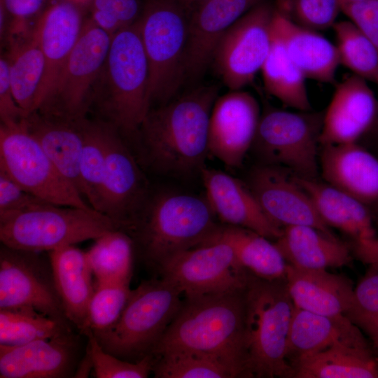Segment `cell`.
Instances as JSON below:
<instances>
[{
    "instance_id": "1",
    "label": "cell",
    "mask_w": 378,
    "mask_h": 378,
    "mask_svg": "<svg viewBox=\"0 0 378 378\" xmlns=\"http://www.w3.org/2000/svg\"><path fill=\"white\" fill-rule=\"evenodd\" d=\"M245 288L186 297L152 355H210L230 365L238 377H247Z\"/></svg>"
},
{
    "instance_id": "2",
    "label": "cell",
    "mask_w": 378,
    "mask_h": 378,
    "mask_svg": "<svg viewBox=\"0 0 378 378\" xmlns=\"http://www.w3.org/2000/svg\"><path fill=\"white\" fill-rule=\"evenodd\" d=\"M216 85L199 86L150 109L139 130L146 152L160 171L187 175L204 168Z\"/></svg>"
},
{
    "instance_id": "3",
    "label": "cell",
    "mask_w": 378,
    "mask_h": 378,
    "mask_svg": "<svg viewBox=\"0 0 378 378\" xmlns=\"http://www.w3.org/2000/svg\"><path fill=\"white\" fill-rule=\"evenodd\" d=\"M92 99L110 125L126 132L139 129L151 109L149 66L138 21L112 36Z\"/></svg>"
},
{
    "instance_id": "4",
    "label": "cell",
    "mask_w": 378,
    "mask_h": 378,
    "mask_svg": "<svg viewBox=\"0 0 378 378\" xmlns=\"http://www.w3.org/2000/svg\"><path fill=\"white\" fill-rule=\"evenodd\" d=\"M245 290L247 377H292L285 354L295 305L286 279L268 280L249 272Z\"/></svg>"
},
{
    "instance_id": "5",
    "label": "cell",
    "mask_w": 378,
    "mask_h": 378,
    "mask_svg": "<svg viewBox=\"0 0 378 378\" xmlns=\"http://www.w3.org/2000/svg\"><path fill=\"white\" fill-rule=\"evenodd\" d=\"M181 295L162 276L144 281L131 290L116 322L93 335L105 351L136 363L153 354L182 304Z\"/></svg>"
},
{
    "instance_id": "6",
    "label": "cell",
    "mask_w": 378,
    "mask_h": 378,
    "mask_svg": "<svg viewBox=\"0 0 378 378\" xmlns=\"http://www.w3.org/2000/svg\"><path fill=\"white\" fill-rule=\"evenodd\" d=\"M192 9L186 0H149L138 20L149 66L151 105L172 100L186 82Z\"/></svg>"
},
{
    "instance_id": "7",
    "label": "cell",
    "mask_w": 378,
    "mask_h": 378,
    "mask_svg": "<svg viewBox=\"0 0 378 378\" xmlns=\"http://www.w3.org/2000/svg\"><path fill=\"white\" fill-rule=\"evenodd\" d=\"M119 225L93 208L45 202L0 216V240L6 246L34 252L95 239Z\"/></svg>"
},
{
    "instance_id": "8",
    "label": "cell",
    "mask_w": 378,
    "mask_h": 378,
    "mask_svg": "<svg viewBox=\"0 0 378 378\" xmlns=\"http://www.w3.org/2000/svg\"><path fill=\"white\" fill-rule=\"evenodd\" d=\"M216 218L205 197L170 194L159 197L134 225L144 259L157 269L174 255L202 245L218 227Z\"/></svg>"
},
{
    "instance_id": "9",
    "label": "cell",
    "mask_w": 378,
    "mask_h": 378,
    "mask_svg": "<svg viewBox=\"0 0 378 378\" xmlns=\"http://www.w3.org/2000/svg\"><path fill=\"white\" fill-rule=\"evenodd\" d=\"M323 112L265 108L251 148L262 164L283 167L300 178H317Z\"/></svg>"
},
{
    "instance_id": "10",
    "label": "cell",
    "mask_w": 378,
    "mask_h": 378,
    "mask_svg": "<svg viewBox=\"0 0 378 378\" xmlns=\"http://www.w3.org/2000/svg\"><path fill=\"white\" fill-rule=\"evenodd\" d=\"M25 118L20 123L1 124L0 171L29 192L48 202L92 208L59 174L28 129Z\"/></svg>"
},
{
    "instance_id": "11",
    "label": "cell",
    "mask_w": 378,
    "mask_h": 378,
    "mask_svg": "<svg viewBox=\"0 0 378 378\" xmlns=\"http://www.w3.org/2000/svg\"><path fill=\"white\" fill-rule=\"evenodd\" d=\"M276 5L270 0L255 6L235 22L220 38L211 64L230 90L254 82L272 46Z\"/></svg>"
},
{
    "instance_id": "12",
    "label": "cell",
    "mask_w": 378,
    "mask_h": 378,
    "mask_svg": "<svg viewBox=\"0 0 378 378\" xmlns=\"http://www.w3.org/2000/svg\"><path fill=\"white\" fill-rule=\"evenodd\" d=\"M112 35L89 18L41 113L81 120L92 102L94 86L102 70Z\"/></svg>"
},
{
    "instance_id": "13",
    "label": "cell",
    "mask_w": 378,
    "mask_h": 378,
    "mask_svg": "<svg viewBox=\"0 0 378 378\" xmlns=\"http://www.w3.org/2000/svg\"><path fill=\"white\" fill-rule=\"evenodd\" d=\"M39 252L0 250V308L29 307L72 327L56 288L50 259Z\"/></svg>"
},
{
    "instance_id": "14",
    "label": "cell",
    "mask_w": 378,
    "mask_h": 378,
    "mask_svg": "<svg viewBox=\"0 0 378 378\" xmlns=\"http://www.w3.org/2000/svg\"><path fill=\"white\" fill-rule=\"evenodd\" d=\"M157 269L187 298L244 288L249 273L239 265L231 246L222 241L179 252Z\"/></svg>"
},
{
    "instance_id": "15",
    "label": "cell",
    "mask_w": 378,
    "mask_h": 378,
    "mask_svg": "<svg viewBox=\"0 0 378 378\" xmlns=\"http://www.w3.org/2000/svg\"><path fill=\"white\" fill-rule=\"evenodd\" d=\"M261 113L248 92L230 90L218 96L209 118V154L228 167H239L251 149Z\"/></svg>"
},
{
    "instance_id": "16",
    "label": "cell",
    "mask_w": 378,
    "mask_h": 378,
    "mask_svg": "<svg viewBox=\"0 0 378 378\" xmlns=\"http://www.w3.org/2000/svg\"><path fill=\"white\" fill-rule=\"evenodd\" d=\"M248 186L266 216L279 227L309 225L335 236L309 195L287 169L261 164L250 172Z\"/></svg>"
},
{
    "instance_id": "17",
    "label": "cell",
    "mask_w": 378,
    "mask_h": 378,
    "mask_svg": "<svg viewBox=\"0 0 378 378\" xmlns=\"http://www.w3.org/2000/svg\"><path fill=\"white\" fill-rule=\"evenodd\" d=\"M85 6L73 0H55L38 16L33 27L45 58L37 111L48 102L58 76L83 29Z\"/></svg>"
},
{
    "instance_id": "18",
    "label": "cell",
    "mask_w": 378,
    "mask_h": 378,
    "mask_svg": "<svg viewBox=\"0 0 378 378\" xmlns=\"http://www.w3.org/2000/svg\"><path fill=\"white\" fill-rule=\"evenodd\" d=\"M80 342L72 330L17 346L0 344L1 378L76 376Z\"/></svg>"
},
{
    "instance_id": "19",
    "label": "cell",
    "mask_w": 378,
    "mask_h": 378,
    "mask_svg": "<svg viewBox=\"0 0 378 378\" xmlns=\"http://www.w3.org/2000/svg\"><path fill=\"white\" fill-rule=\"evenodd\" d=\"M267 0H202L192 5L186 52V81L199 79L220 38L251 8Z\"/></svg>"
},
{
    "instance_id": "20",
    "label": "cell",
    "mask_w": 378,
    "mask_h": 378,
    "mask_svg": "<svg viewBox=\"0 0 378 378\" xmlns=\"http://www.w3.org/2000/svg\"><path fill=\"white\" fill-rule=\"evenodd\" d=\"M378 116V98L368 81L351 74L335 88L323 112L320 145L356 143Z\"/></svg>"
},
{
    "instance_id": "21",
    "label": "cell",
    "mask_w": 378,
    "mask_h": 378,
    "mask_svg": "<svg viewBox=\"0 0 378 378\" xmlns=\"http://www.w3.org/2000/svg\"><path fill=\"white\" fill-rule=\"evenodd\" d=\"M108 127L106 158L99 211L114 220L120 230L131 227L133 215L143 194V178L130 152Z\"/></svg>"
},
{
    "instance_id": "22",
    "label": "cell",
    "mask_w": 378,
    "mask_h": 378,
    "mask_svg": "<svg viewBox=\"0 0 378 378\" xmlns=\"http://www.w3.org/2000/svg\"><path fill=\"white\" fill-rule=\"evenodd\" d=\"M200 172L205 197L225 224L253 230L270 239L281 235L282 228L266 216L248 185L218 169L204 167Z\"/></svg>"
},
{
    "instance_id": "23",
    "label": "cell",
    "mask_w": 378,
    "mask_h": 378,
    "mask_svg": "<svg viewBox=\"0 0 378 378\" xmlns=\"http://www.w3.org/2000/svg\"><path fill=\"white\" fill-rule=\"evenodd\" d=\"M321 146L325 181L378 210V158L358 142Z\"/></svg>"
},
{
    "instance_id": "24",
    "label": "cell",
    "mask_w": 378,
    "mask_h": 378,
    "mask_svg": "<svg viewBox=\"0 0 378 378\" xmlns=\"http://www.w3.org/2000/svg\"><path fill=\"white\" fill-rule=\"evenodd\" d=\"M337 344L371 347L360 329L344 315L330 316L294 307L285 354L293 371L304 359Z\"/></svg>"
},
{
    "instance_id": "25",
    "label": "cell",
    "mask_w": 378,
    "mask_h": 378,
    "mask_svg": "<svg viewBox=\"0 0 378 378\" xmlns=\"http://www.w3.org/2000/svg\"><path fill=\"white\" fill-rule=\"evenodd\" d=\"M272 31L306 78L323 83H335L340 65L336 44L318 31L297 24L277 8Z\"/></svg>"
},
{
    "instance_id": "26",
    "label": "cell",
    "mask_w": 378,
    "mask_h": 378,
    "mask_svg": "<svg viewBox=\"0 0 378 378\" xmlns=\"http://www.w3.org/2000/svg\"><path fill=\"white\" fill-rule=\"evenodd\" d=\"M84 120H69L43 113L38 115V112L25 118L28 129L57 171L83 197L80 164Z\"/></svg>"
},
{
    "instance_id": "27",
    "label": "cell",
    "mask_w": 378,
    "mask_h": 378,
    "mask_svg": "<svg viewBox=\"0 0 378 378\" xmlns=\"http://www.w3.org/2000/svg\"><path fill=\"white\" fill-rule=\"evenodd\" d=\"M286 283L296 307L318 314L344 315L352 302L351 281L326 270H304L288 264Z\"/></svg>"
},
{
    "instance_id": "28",
    "label": "cell",
    "mask_w": 378,
    "mask_h": 378,
    "mask_svg": "<svg viewBox=\"0 0 378 378\" xmlns=\"http://www.w3.org/2000/svg\"><path fill=\"white\" fill-rule=\"evenodd\" d=\"M48 255L66 315L79 332L86 336L88 307L94 291L86 252L71 244L50 251Z\"/></svg>"
},
{
    "instance_id": "29",
    "label": "cell",
    "mask_w": 378,
    "mask_h": 378,
    "mask_svg": "<svg viewBox=\"0 0 378 378\" xmlns=\"http://www.w3.org/2000/svg\"><path fill=\"white\" fill-rule=\"evenodd\" d=\"M274 244L288 265L304 270H326L349 264L350 244L309 225L282 228Z\"/></svg>"
},
{
    "instance_id": "30",
    "label": "cell",
    "mask_w": 378,
    "mask_h": 378,
    "mask_svg": "<svg viewBox=\"0 0 378 378\" xmlns=\"http://www.w3.org/2000/svg\"><path fill=\"white\" fill-rule=\"evenodd\" d=\"M294 176L309 195L318 215L328 226L339 229L353 240L376 237L372 213L360 201L317 178Z\"/></svg>"
},
{
    "instance_id": "31",
    "label": "cell",
    "mask_w": 378,
    "mask_h": 378,
    "mask_svg": "<svg viewBox=\"0 0 378 378\" xmlns=\"http://www.w3.org/2000/svg\"><path fill=\"white\" fill-rule=\"evenodd\" d=\"M215 241L230 245L239 265L253 275L268 280L286 279L288 263L270 239L244 227L225 224L218 225L202 244Z\"/></svg>"
},
{
    "instance_id": "32",
    "label": "cell",
    "mask_w": 378,
    "mask_h": 378,
    "mask_svg": "<svg viewBox=\"0 0 378 378\" xmlns=\"http://www.w3.org/2000/svg\"><path fill=\"white\" fill-rule=\"evenodd\" d=\"M294 378H378V356L372 347L337 344L300 362Z\"/></svg>"
},
{
    "instance_id": "33",
    "label": "cell",
    "mask_w": 378,
    "mask_h": 378,
    "mask_svg": "<svg viewBox=\"0 0 378 378\" xmlns=\"http://www.w3.org/2000/svg\"><path fill=\"white\" fill-rule=\"evenodd\" d=\"M10 44L8 55L12 92L19 107L27 116L37 110L46 62L33 30L27 36Z\"/></svg>"
},
{
    "instance_id": "34",
    "label": "cell",
    "mask_w": 378,
    "mask_h": 378,
    "mask_svg": "<svg viewBox=\"0 0 378 378\" xmlns=\"http://www.w3.org/2000/svg\"><path fill=\"white\" fill-rule=\"evenodd\" d=\"M260 71L267 94L284 106L296 111L312 110L306 78L272 31L271 48Z\"/></svg>"
},
{
    "instance_id": "35",
    "label": "cell",
    "mask_w": 378,
    "mask_h": 378,
    "mask_svg": "<svg viewBox=\"0 0 378 378\" xmlns=\"http://www.w3.org/2000/svg\"><path fill=\"white\" fill-rule=\"evenodd\" d=\"M134 243L124 230L109 231L86 251L95 284L130 282Z\"/></svg>"
},
{
    "instance_id": "36",
    "label": "cell",
    "mask_w": 378,
    "mask_h": 378,
    "mask_svg": "<svg viewBox=\"0 0 378 378\" xmlns=\"http://www.w3.org/2000/svg\"><path fill=\"white\" fill-rule=\"evenodd\" d=\"M69 330H72V327L64 326L32 307L0 308L1 345H22Z\"/></svg>"
},
{
    "instance_id": "37",
    "label": "cell",
    "mask_w": 378,
    "mask_h": 378,
    "mask_svg": "<svg viewBox=\"0 0 378 378\" xmlns=\"http://www.w3.org/2000/svg\"><path fill=\"white\" fill-rule=\"evenodd\" d=\"M332 29L340 65L378 88V50L349 20L337 22Z\"/></svg>"
},
{
    "instance_id": "38",
    "label": "cell",
    "mask_w": 378,
    "mask_h": 378,
    "mask_svg": "<svg viewBox=\"0 0 378 378\" xmlns=\"http://www.w3.org/2000/svg\"><path fill=\"white\" fill-rule=\"evenodd\" d=\"M108 125L84 120L80 171L88 203L99 211L106 158Z\"/></svg>"
},
{
    "instance_id": "39",
    "label": "cell",
    "mask_w": 378,
    "mask_h": 378,
    "mask_svg": "<svg viewBox=\"0 0 378 378\" xmlns=\"http://www.w3.org/2000/svg\"><path fill=\"white\" fill-rule=\"evenodd\" d=\"M156 378H235L237 372L227 363L210 355L172 353L155 358Z\"/></svg>"
},
{
    "instance_id": "40",
    "label": "cell",
    "mask_w": 378,
    "mask_h": 378,
    "mask_svg": "<svg viewBox=\"0 0 378 378\" xmlns=\"http://www.w3.org/2000/svg\"><path fill=\"white\" fill-rule=\"evenodd\" d=\"M344 316L370 337L378 356V265H371L354 288L350 307Z\"/></svg>"
},
{
    "instance_id": "41",
    "label": "cell",
    "mask_w": 378,
    "mask_h": 378,
    "mask_svg": "<svg viewBox=\"0 0 378 378\" xmlns=\"http://www.w3.org/2000/svg\"><path fill=\"white\" fill-rule=\"evenodd\" d=\"M131 290L130 282L94 283V291L88 307L87 335L102 332L116 322Z\"/></svg>"
},
{
    "instance_id": "42",
    "label": "cell",
    "mask_w": 378,
    "mask_h": 378,
    "mask_svg": "<svg viewBox=\"0 0 378 378\" xmlns=\"http://www.w3.org/2000/svg\"><path fill=\"white\" fill-rule=\"evenodd\" d=\"M276 6L297 24L318 32L332 27L342 12L340 0H277Z\"/></svg>"
},
{
    "instance_id": "43",
    "label": "cell",
    "mask_w": 378,
    "mask_h": 378,
    "mask_svg": "<svg viewBox=\"0 0 378 378\" xmlns=\"http://www.w3.org/2000/svg\"><path fill=\"white\" fill-rule=\"evenodd\" d=\"M87 338L86 351L90 357L95 377L146 378L152 372L155 360L153 355H148L136 363L130 362L105 351L92 332Z\"/></svg>"
},
{
    "instance_id": "44",
    "label": "cell",
    "mask_w": 378,
    "mask_h": 378,
    "mask_svg": "<svg viewBox=\"0 0 378 378\" xmlns=\"http://www.w3.org/2000/svg\"><path fill=\"white\" fill-rule=\"evenodd\" d=\"M148 1L89 0L86 6L104 29L114 33L138 21Z\"/></svg>"
},
{
    "instance_id": "45",
    "label": "cell",
    "mask_w": 378,
    "mask_h": 378,
    "mask_svg": "<svg viewBox=\"0 0 378 378\" xmlns=\"http://www.w3.org/2000/svg\"><path fill=\"white\" fill-rule=\"evenodd\" d=\"M45 202H48L29 192L0 171V216L22 211Z\"/></svg>"
},
{
    "instance_id": "46",
    "label": "cell",
    "mask_w": 378,
    "mask_h": 378,
    "mask_svg": "<svg viewBox=\"0 0 378 378\" xmlns=\"http://www.w3.org/2000/svg\"><path fill=\"white\" fill-rule=\"evenodd\" d=\"M342 12L378 50V0H360L341 4Z\"/></svg>"
},
{
    "instance_id": "47",
    "label": "cell",
    "mask_w": 378,
    "mask_h": 378,
    "mask_svg": "<svg viewBox=\"0 0 378 378\" xmlns=\"http://www.w3.org/2000/svg\"><path fill=\"white\" fill-rule=\"evenodd\" d=\"M27 117L15 100L10 82L9 59L8 55H3L0 59L1 124L20 123Z\"/></svg>"
},
{
    "instance_id": "48",
    "label": "cell",
    "mask_w": 378,
    "mask_h": 378,
    "mask_svg": "<svg viewBox=\"0 0 378 378\" xmlns=\"http://www.w3.org/2000/svg\"><path fill=\"white\" fill-rule=\"evenodd\" d=\"M47 0H1L11 17L8 34L15 35L28 30V22L38 14Z\"/></svg>"
},
{
    "instance_id": "49",
    "label": "cell",
    "mask_w": 378,
    "mask_h": 378,
    "mask_svg": "<svg viewBox=\"0 0 378 378\" xmlns=\"http://www.w3.org/2000/svg\"><path fill=\"white\" fill-rule=\"evenodd\" d=\"M353 258L371 265H378V237L353 240L350 244Z\"/></svg>"
},
{
    "instance_id": "50",
    "label": "cell",
    "mask_w": 378,
    "mask_h": 378,
    "mask_svg": "<svg viewBox=\"0 0 378 378\" xmlns=\"http://www.w3.org/2000/svg\"><path fill=\"white\" fill-rule=\"evenodd\" d=\"M73 1H77L84 6H86L88 2L89 1V0H73Z\"/></svg>"
},
{
    "instance_id": "51",
    "label": "cell",
    "mask_w": 378,
    "mask_h": 378,
    "mask_svg": "<svg viewBox=\"0 0 378 378\" xmlns=\"http://www.w3.org/2000/svg\"><path fill=\"white\" fill-rule=\"evenodd\" d=\"M186 1H188V3L191 4H195L196 3H198L202 0H186Z\"/></svg>"
}]
</instances>
